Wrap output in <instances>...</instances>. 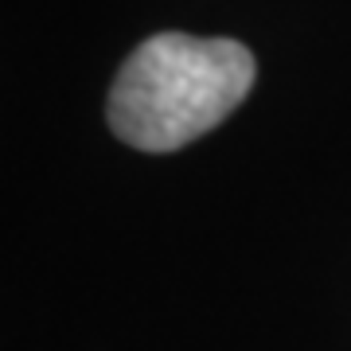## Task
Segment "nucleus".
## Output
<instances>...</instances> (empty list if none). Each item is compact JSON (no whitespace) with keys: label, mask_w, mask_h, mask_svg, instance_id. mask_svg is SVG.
Instances as JSON below:
<instances>
[{"label":"nucleus","mask_w":351,"mask_h":351,"mask_svg":"<svg viewBox=\"0 0 351 351\" xmlns=\"http://www.w3.org/2000/svg\"><path fill=\"white\" fill-rule=\"evenodd\" d=\"M254 71L239 39L152 36L117 71L106 106L110 129L141 152H176L239 110Z\"/></svg>","instance_id":"obj_1"}]
</instances>
